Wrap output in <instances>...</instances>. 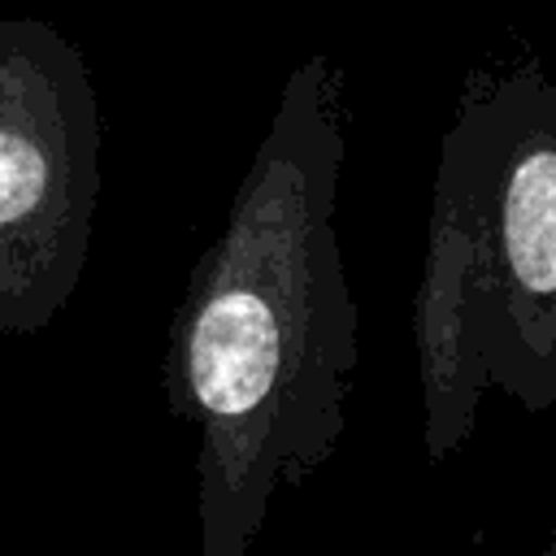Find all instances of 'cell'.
<instances>
[{"mask_svg":"<svg viewBox=\"0 0 556 556\" xmlns=\"http://www.w3.org/2000/svg\"><path fill=\"white\" fill-rule=\"evenodd\" d=\"M343 161V70L308 52L169 317L165 404L200 439L195 556H248L278 495L343 443L361 365L334 230Z\"/></svg>","mask_w":556,"mask_h":556,"instance_id":"6da1fadb","label":"cell"},{"mask_svg":"<svg viewBox=\"0 0 556 556\" xmlns=\"http://www.w3.org/2000/svg\"><path fill=\"white\" fill-rule=\"evenodd\" d=\"M421 443L452 460L486 391L556 404V83L539 61L473 78L439 143L413 291Z\"/></svg>","mask_w":556,"mask_h":556,"instance_id":"7a4b0ae2","label":"cell"},{"mask_svg":"<svg viewBox=\"0 0 556 556\" xmlns=\"http://www.w3.org/2000/svg\"><path fill=\"white\" fill-rule=\"evenodd\" d=\"M87 61L43 17H0V334H39L78 291L104 191Z\"/></svg>","mask_w":556,"mask_h":556,"instance_id":"3957f363","label":"cell"},{"mask_svg":"<svg viewBox=\"0 0 556 556\" xmlns=\"http://www.w3.org/2000/svg\"><path fill=\"white\" fill-rule=\"evenodd\" d=\"M530 556H556V539H552L547 547H539V552H530Z\"/></svg>","mask_w":556,"mask_h":556,"instance_id":"277c9868","label":"cell"}]
</instances>
